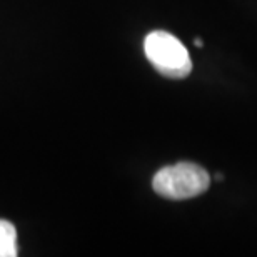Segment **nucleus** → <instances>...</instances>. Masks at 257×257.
Segmentation results:
<instances>
[{
  "mask_svg": "<svg viewBox=\"0 0 257 257\" xmlns=\"http://www.w3.org/2000/svg\"><path fill=\"white\" fill-rule=\"evenodd\" d=\"M17 255V230L9 220L0 219V257Z\"/></svg>",
  "mask_w": 257,
  "mask_h": 257,
  "instance_id": "3",
  "label": "nucleus"
},
{
  "mask_svg": "<svg viewBox=\"0 0 257 257\" xmlns=\"http://www.w3.org/2000/svg\"><path fill=\"white\" fill-rule=\"evenodd\" d=\"M144 50L149 62L159 74L169 79H184L191 74V55L176 35L166 30H154L144 40Z\"/></svg>",
  "mask_w": 257,
  "mask_h": 257,
  "instance_id": "2",
  "label": "nucleus"
},
{
  "mask_svg": "<svg viewBox=\"0 0 257 257\" xmlns=\"http://www.w3.org/2000/svg\"><path fill=\"white\" fill-rule=\"evenodd\" d=\"M210 186V176L194 162H179L162 167L152 179V187L161 197L186 200L204 194Z\"/></svg>",
  "mask_w": 257,
  "mask_h": 257,
  "instance_id": "1",
  "label": "nucleus"
},
{
  "mask_svg": "<svg viewBox=\"0 0 257 257\" xmlns=\"http://www.w3.org/2000/svg\"><path fill=\"white\" fill-rule=\"evenodd\" d=\"M194 45H195V47H202L204 42H202L200 39H195V40H194Z\"/></svg>",
  "mask_w": 257,
  "mask_h": 257,
  "instance_id": "4",
  "label": "nucleus"
}]
</instances>
